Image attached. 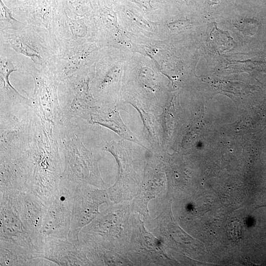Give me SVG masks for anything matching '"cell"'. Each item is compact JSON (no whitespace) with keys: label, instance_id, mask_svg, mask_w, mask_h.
<instances>
[{"label":"cell","instance_id":"6da1fadb","mask_svg":"<svg viewBox=\"0 0 266 266\" xmlns=\"http://www.w3.org/2000/svg\"><path fill=\"white\" fill-rule=\"evenodd\" d=\"M0 266H41L42 243L27 229L7 197L0 194Z\"/></svg>","mask_w":266,"mask_h":266},{"label":"cell","instance_id":"7a4b0ae2","mask_svg":"<svg viewBox=\"0 0 266 266\" xmlns=\"http://www.w3.org/2000/svg\"><path fill=\"white\" fill-rule=\"evenodd\" d=\"M0 44L28 58L37 68L48 66L60 52L54 34L30 24L20 31H0Z\"/></svg>","mask_w":266,"mask_h":266},{"label":"cell","instance_id":"3957f363","mask_svg":"<svg viewBox=\"0 0 266 266\" xmlns=\"http://www.w3.org/2000/svg\"><path fill=\"white\" fill-rule=\"evenodd\" d=\"M77 184L61 179L56 195L47 207L41 228L43 237H67Z\"/></svg>","mask_w":266,"mask_h":266},{"label":"cell","instance_id":"277c9868","mask_svg":"<svg viewBox=\"0 0 266 266\" xmlns=\"http://www.w3.org/2000/svg\"><path fill=\"white\" fill-rule=\"evenodd\" d=\"M103 192L77 185L75 190L68 239L76 245H79V235L81 230L89 223L99 213V206L105 201Z\"/></svg>","mask_w":266,"mask_h":266},{"label":"cell","instance_id":"5b68a950","mask_svg":"<svg viewBox=\"0 0 266 266\" xmlns=\"http://www.w3.org/2000/svg\"><path fill=\"white\" fill-rule=\"evenodd\" d=\"M59 5L60 10L53 24L52 33L59 45L60 53H66L88 42L89 20L88 16L71 18L64 6Z\"/></svg>","mask_w":266,"mask_h":266},{"label":"cell","instance_id":"8992f818","mask_svg":"<svg viewBox=\"0 0 266 266\" xmlns=\"http://www.w3.org/2000/svg\"><path fill=\"white\" fill-rule=\"evenodd\" d=\"M0 194L7 197L27 229L42 243L43 237L40 231L47 206L39 198L30 193L14 190Z\"/></svg>","mask_w":266,"mask_h":266},{"label":"cell","instance_id":"52a82bcc","mask_svg":"<svg viewBox=\"0 0 266 266\" xmlns=\"http://www.w3.org/2000/svg\"><path fill=\"white\" fill-rule=\"evenodd\" d=\"M64 146V164L62 179L77 185L91 182L89 156L75 134L70 136Z\"/></svg>","mask_w":266,"mask_h":266},{"label":"cell","instance_id":"ba28073f","mask_svg":"<svg viewBox=\"0 0 266 266\" xmlns=\"http://www.w3.org/2000/svg\"><path fill=\"white\" fill-rule=\"evenodd\" d=\"M11 8L13 14L27 24L46 29L53 34V24L60 10L59 0H25Z\"/></svg>","mask_w":266,"mask_h":266},{"label":"cell","instance_id":"9c48e42d","mask_svg":"<svg viewBox=\"0 0 266 266\" xmlns=\"http://www.w3.org/2000/svg\"><path fill=\"white\" fill-rule=\"evenodd\" d=\"M95 52L94 44L88 42L69 52L60 53L48 66L60 82L87 68L95 57Z\"/></svg>","mask_w":266,"mask_h":266},{"label":"cell","instance_id":"30bf717a","mask_svg":"<svg viewBox=\"0 0 266 266\" xmlns=\"http://www.w3.org/2000/svg\"><path fill=\"white\" fill-rule=\"evenodd\" d=\"M41 258L58 266H84L88 264L86 255L80 245L67 237H43Z\"/></svg>","mask_w":266,"mask_h":266},{"label":"cell","instance_id":"8fae6325","mask_svg":"<svg viewBox=\"0 0 266 266\" xmlns=\"http://www.w3.org/2000/svg\"><path fill=\"white\" fill-rule=\"evenodd\" d=\"M30 60L18 54L12 49L0 44V76L1 95L9 99L27 100L11 85L10 74L15 71L25 73Z\"/></svg>","mask_w":266,"mask_h":266},{"label":"cell","instance_id":"7c38bea8","mask_svg":"<svg viewBox=\"0 0 266 266\" xmlns=\"http://www.w3.org/2000/svg\"><path fill=\"white\" fill-rule=\"evenodd\" d=\"M94 0H59L65 8L67 15L72 18L88 16L92 9Z\"/></svg>","mask_w":266,"mask_h":266},{"label":"cell","instance_id":"4fadbf2b","mask_svg":"<svg viewBox=\"0 0 266 266\" xmlns=\"http://www.w3.org/2000/svg\"><path fill=\"white\" fill-rule=\"evenodd\" d=\"M13 11L0 0V31H20L24 29L27 23L16 19Z\"/></svg>","mask_w":266,"mask_h":266},{"label":"cell","instance_id":"5bb4252c","mask_svg":"<svg viewBox=\"0 0 266 266\" xmlns=\"http://www.w3.org/2000/svg\"><path fill=\"white\" fill-rule=\"evenodd\" d=\"M214 29L211 33L212 39V44L217 50L222 52L225 50L233 47L234 42L224 41V40H227L232 38L229 36V33H225L221 31L218 30L217 28Z\"/></svg>","mask_w":266,"mask_h":266},{"label":"cell","instance_id":"9a60e30c","mask_svg":"<svg viewBox=\"0 0 266 266\" xmlns=\"http://www.w3.org/2000/svg\"><path fill=\"white\" fill-rule=\"evenodd\" d=\"M241 233V225L239 221H233L228 225L227 234L230 239L236 240L240 238Z\"/></svg>","mask_w":266,"mask_h":266},{"label":"cell","instance_id":"2e32d148","mask_svg":"<svg viewBox=\"0 0 266 266\" xmlns=\"http://www.w3.org/2000/svg\"><path fill=\"white\" fill-rule=\"evenodd\" d=\"M25 0H2L5 4L9 8L15 6L18 3Z\"/></svg>","mask_w":266,"mask_h":266},{"label":"cell","instance_id":"e0dca14e","mask_svg":"<svg viewBox=\"0 0 266 266\" xmlns=\"http://www.w3.org/2000/svg\"><path fill=\"white\" fill-rule=\"evenodd\" d=\"M137 2L144 5L145 7L147 6H151L150 0H134Z\"/></svg>","mask_w":266,"mask_h":266},{"label":"cell","instance_id":"ac0fdd59","mask_svg":"<svg viewBox=\"0 0 266 266\" xmlns=\"http://www.w3.org/2000/svg\"><path fill=\"white\" fill-rule=\"evenodd\" d=\"M213 2H214L215 3H216L217 1H219V0H211Z\"/></svg>","mask_w":266,"mask_h":266}]
</instances>
